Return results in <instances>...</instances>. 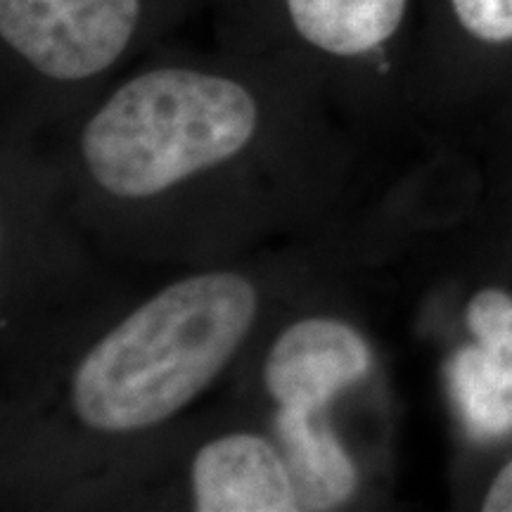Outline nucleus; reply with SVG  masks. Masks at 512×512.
I'll use <instances>...</instances> for the list:
<instances>
[{
	"instance_id": "1",
	"label": "nucleus",
	"mask_w": 512,
	"mask_h": 512,
	"mask_svg": "<svg viewBox=\"0 0 512 512\" xmlns=\"http://www.w3.org/2000/svg\"><path fill=\"white\" fill-rule=\"evenodd\" d=\"M256 318V290L238 273L169 285L83 358L72 399L98 432H136L171 418L226 368Z\"/></svg>"
},
{
	"instance_id": "2",
	"label": "nucleus",
	"mask_w": 512,
	"mask_h": 512,
	"mask_svg": "<svg viewBox=\"0 0 512 512\" xmlns=\"http://www.w3.org/2000/svg\"><path fill=\"white\" fill-rule=\"evenodd\" d=\"M254 95L228 76L159 67L126 81L83 128L81 150L100 188L152 197L238 155L254 136Z\"/></svg>"
},
{
	"instance_id": "3",
	"label": "nucleus",
	"mask_w": 512,
	"mask_h": 512,
	"mask_svg": "<svg viewBox=\"0 0 512 512\" xmlns=\"http://www.w3.org/2000/svg\"><path fill=\"white\" fill-rule=\"evenodd\" d=\"M143 0H0V36L38 74L86 81L131 46Z\"/></svg>"
},
{
	"instance_id": "4",
	"label": "nucleus",
	"mask_w": 512,
	"mask_h": 512,
	"mask_svg": "<svg viewBox=\"0 0 512 512\" xmlns=\"http://www.w3.org/2000/svg\"><path fill=\"white\" fill-rule=\"evenodd\" d=\"M373 366L368 342L335 318H306L287 328L266 358V389L278 408L325 406Z\"/></svg>"
},
{
	"instance_id": "5",
	"label": "nucleus",
	"mask_w": 512,
	"mask_h": 512,
	"mask_svg": "<svg viewBox=\"0 0 512 512\" xmlns=\"http://www.w3.org/2000/svg\"><path fill=\"white\" fill-rule=\"evenodd\" d=\"M467 328L475 344L448 361V389L472 437H503L512 432V294L477 292Z\"/></svg>"
},
{
	"instance_id": "6",
	"label": "nucleus",
	"mask_w": 512,
	"mask_h": 512,
	"mask_svg": "<svg viewBox=\"0 0 512 512\" xmlns=\"http://www.w3.org/2000/svg\"><path fill=\"white\" fill-rule=\"evenodd\" d=\"M192 498L200 512L299 510L290 467L256 434H226L192 463Z\"/></svg>"
},
{
	"instance_id": "7",
	"label": "nucleus",
	"mask_w": 512,
	"mask_h": 512,
	"mask_svg": "<svg viewBox=\"0 0 512 512\" xmlns=\"http://www.w3.org/2000/svg\"><path fill=\"white\" fill-rule=\"evenodd\" d=\"M323 413L280 408L275 415L299 510L337 508L349 501L358 482L354 460L332 434Z\"/></svg>"
},
{
	"instance_id": "8",
	"label": "nucleus",
	"mask_w": 512,
	"mask_h": 512,
	"mask_svg": "<svg viewBox=\"0 0 512 512\" xmlns=\"http://www.w3.org/2000/svg\"><path fill=\"white\" fill-rule=\"evenodd\" d=\"M292 27L335 57L373 53L399 31L408 0H285Z\"/></svg>"
},
{
	"instance_id": "9",
	"label": "nucleus",
	"mask_w": 512,
	"mask_h": 512,
	"mask_svg": "<svg viewBox=\"0 0 512 512\" xmlns=\"http://www.w3.org/2000/svg\"><path fill=\"white\" fill-rule=\"evenodd\" d=\"M451 8L460 27L477 41L512 43V0H451Z\"/></svg>"
},
{
	"instance_id": "10",
	"label": "nucleus",
	"mask_w": 512,
	"mask_h": 512,
	"mask_svg": "<svg viewBox=\"0 0 512 512\" xmlns=\"http://www.w3.org/2000/svg\"><path fill=\"white\" fill-rule=\"evenodd\" d=\"M482 508L486 512H512V460L503 465V470L491 482Z\"/></svg>"
}]
</instances>
